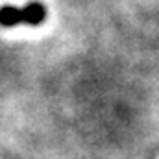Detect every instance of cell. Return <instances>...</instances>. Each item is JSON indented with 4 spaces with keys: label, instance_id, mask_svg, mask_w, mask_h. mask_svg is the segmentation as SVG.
<instances>
[{
    "label": "cell",
    "instance_id": "obj_1",
    "mask_svg": "<svg viewBox=\"0 0 159 159\" xmlns=\"http://www.w3.org/2000/svg\"><path fill=\"white\" fill-rule=\"evenodd\" d=\"M48 17L46 6L39 0H32L24 6H4L0 7V26L17 28V26H41Z\"/></svg>",
    "mask_w": 159,
    "mask_h": 159
}]
</instances>
